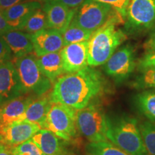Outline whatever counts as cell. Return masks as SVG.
I'll return each mask as SVG.
<instances>
[{
	"mask_svg": "<svg viewBox=\"0 0 155 155\" xmlns=\"http://www.w3.org/2000/svg\"><path fill=\"white\" fill-rule=\"evenodd\" d=\"M104 81L101 73L88 65L72 73L59 77L50 92L52 102L81 110L103 91Z\"/></svg>",
	"mask_w": 155,
	"mask_h": 155,
	"instance_id": "6da1fadb",
	"label": "cell"
},
{
	"mask_svg": "<svg viewBox=\"0 0 155 155\" xmlns=\"http://www.w3.org/2000/svg\"><path fill=\"white\" fill-rule=\"evenodd\" d=\"M119 23L124 24V19L114 9L105 24L93 33L89 40V66L104 65L119 46L127 40L124 30L117 28V24Z\"/></svg>",
	"mask_w": 155,
	"mask_h": 155,
	"instance_id": "7a4b0ae2",
	"label": "cell"
},
{
	"mask_svg": "<svg viewBox=\"0 0 155 155\" xmlns=\"http://www.w3.org/2000/svg\"><path fill=\"white\" fill-rule=\"evenodd\" d=\"M108 141L131 155H148L137 119L127 115L108 119Z\"/></svg>",
	"mask_w": 155,
	"mask_h": 155,
	"instance_id": "3957f363",
	"label": "cell"
},
{
	"mask_svg": "<svg viewBox=\"0 0 155 155\" xmlns=\"http://www.w3.org/2000/svg\"><path fill=\"white\" fill-rule=\"evenodd\" d=\"M77 111L71 106L53 102L40 128L52 131L65 141L73 140L78 136Z\"/></svg>",
	"mask_w": 155,
	"mask_h": 155,
	"instance_id": "277c9868",
	"label": "cell"
},
{
	"mask_svg": "<svg viewBox=\"0 0 155 155\" xmlns=\"http://www.w3.org/2000/svg\"><path fill=\"white\" fill-rule=\"evenodd\" d=\"M108 119L104 109L98 104L90 103L85 108L77 111L78 131L89 142L108 141Z\"/></svg>",
	"mask_w": 155,
	"mask_h": 155,
	"instance_id": "5b68a950",
	"label": "cell"
},
{
	"mask_svg": "<svg viewBox=\"0 0 155 155\" xmlns=\"http://www.w3.org/2000/svg\"><path fill=\"white\" fill-rule=\"evenodd\" d=\"M25 94L40 96L51 90L52 82L45 76L32 55L15 58L13 61Z\"/></svg>",
	"mask_w": 155,
	"mask_h": 155,
	"instance_id": "8992f818",
	"label": "cell"
},
{
	"mask_svg": "<svg viewBox=\"0 0 155 155\" xmlns=\"http://www.w3.org/2000/svg\"><path fill=\"white\" fill-rule=\"evenodd\" d=\"M155 25V0H131L124 20L126 34L137 35Z\"/></svg>",
	"mask_w": 155,
	"mask_h": 155,
	"instance_id": "52a82bcc",
	"label": "cell"
},
{
	"mask_svg": "<svg viewBox=\"0 0 155 155\" xmlns=\"http://www.w3.org/2000/svg\"><path fill=\"white\" fill-rule=\"evenodd\" d=\"M113 10L111 6L107 4L96 0H85L76 8L72 22L94 32L105 24Z\"/></svg>",
	"mask_w": 155,
	"mask_h": 155,
	"instance_id": "ba28073f",
	"label": "cell"
},
{
	"mask_svg": "<svg viewBox=\"0 0 155 155\" xmlns=\"http://www.w3.org/2000/svg\"><path fill=\"white\" fill-rule=\"evenodd\" d=\"M136 66L134 49L129 44L115 51L104 64V71L116 83H121L132 74Z\"/></svg>",
	"mask_w": 155,
	"mask_h": 155,
	"instance_id": "9c48e42d",
	"label": "cell"
},
{
	"mask_svg": "<svg viewBox=\"0 0 155 155\" xmlns=\"http://www.w3.org/2000/svg\"><path fill=\"white\" fill-rule=\"evenodd\" d=\"M26 94L12 61L0 64V106Z\"/></svg>",
	"mask_w": 155,
	"mask_h": 155,
	"instance_id": "30bf717a",
	"label": "cell"
},
{
	"mask_svg": "<svg viewBox=\"0 0 155 155\" xmlns=\"http://www.w3.org/2000/svg\"><path fill=\"white\" fill-rule=\"evenodd\" d=\"M40 129V125L37 124L24 120H17L8 125L0 127V135L2 137L4 144L15 147L30 139Z\"/></svg>",
	"mask_w": 155,
	"mask_h": 155,
	"instance_id": "8fae6325",
	"label": "cell"
},
{
	"mask_svg": "<svg viewBox=\"0 0 155 155\" xmlns=\"http://www.w3.org/2000/svg\"><path fill=\"white\" fill-rule=\"evenodd\" d=\"M89 40L64 46L61 50L64 73H72L88 66Z\"/></svg>",
	"mask_w": 155,
	"mask_h": 155,
	"instance_id": "7c38bea8",
	"label": "cell"
},
{
	"mask_svg": "<svg viewBox=\"0 0 155 155\" xmlns=\"http://www.w3.org/2000/svg\"><path fill=\"white\" fill-rule=\"evenodd\" d=\"M48 21V28L53 29L63 34L72 22L76 8L53 1H46L42 7Z\"/></svg>",
	"mask_w": 155,
	"mask_h": 155,
	"instance_id": "4fadbf2b",
	"label": "cell"
},
{
	"mask_svg": "<svg viewBox=\"0 0 155 155\" xmlns=\"http://www.w3.org/2000/svg\"><path fill=\"white\" fill-rule=\"evenodd\" d=\"M31 40L37 57L61 51L64 47L63 35L50 28L43 29L31 34Z\"/></svg>",
	"mask_w": 155,
	"mask_h": 155,
	"instance_id": "5bb4252c",
	"label": "cell"
},
{
	"mask_svg": "<svg viewBox=\"0 0 155 155\" xmlns=\"http://www.w3.org/2000/svg\"><path fill=\"white\" fill-rule=\"evenodd\" d=\"M41 7V3L38 1H25L0 9L9 26L13 30H21L30 15Z\"/></svg>",
	"mask_w": 155,
	"mask_h": 155,
	"instance_id": "9a60e30c",
	"label": "cell"
},
{
	"mask_svg": "<svg viewBox=\"0 0 155 155\" xmlns=\"http://www.w3.org/2000/svg\"><path fill=\"white\" fill-rule=\"evenodd\" d=\"M35 96L24 94L0 106V127L20 120Z\"/></svg>",
	"mask_w": 155,
	"mask_h": 155,
	"instance_id": "2e32d148",
	"label": "cell"
},
{
	"mask_svg": "<svg viewBox=\"0 0 155 155\" xmlns=\"http://www.w3.org/2000/svg\"><path fill=\"white\" fill-rule=\"evenodd\" d=\"M31 139L45 155H70L65 141L47 129H40Z\"/></svg>",
	"mask_w": 155,
	"mask_h": 155,
	"instance_id": "e0dca14e",
	"label": "cell"
},
{
	"mask_svg": "<svg viewBox=\"0 0 155 155\" xmlns=\"http://www.w3.org/2000/svg\"><path fill=\"white\" fill-rule=\"evenodd\" d=\"M1 35L9 46L15 59L24 57L34 51L30 33L22 30H12Z\"/></svg>",
	"mask_w": 155,
	"mask_h": 155,
	"instance_id": "ac0fdd59",
	"label": "cell"
},
{
	"mask_svg": "<svg viewBox=\"0 0 155 155\" xmlns=\"http://www.w3.org/2000/svg\"><path fill=\"white\" fill-rule=\"evenodd\" d=\"M52 104L53 102L50 98V94H45L40 96H37V98H34L30 103L20 120L37 124L40 127V124L45 119Z\"/></svg>",
	"mask_w": 155,
	"mask_h": 155,
	"instance_id": "d6986e66",
	"label": "cell"
},
{
	"mask_svg": "<svg viewBox=\"0 0 155 155\" xmlns=\"http://www.w3.org/2000/svg\"><path fill=\"white\" fill-rule=\"evenodd\" d=\"M37 62L42 73L52 83H55L58 78L65 73L61 51L38 57Z\"/></svg>",
	"mask_w": 155,
	"mask_h": 155,
	"instance_id": "ffe728a7",
	"label": "cell"
},
{
	"mask_svg": "<svg viewBox=\"0 0 155 155\" xmlns=\"http://www.w3.org/2000/svg\"><path fill=\"white\" fill-rule=\"evenodd\" d=\"M135 104L139 111L148 119L155 123V90H145L135 98Z\"/></svg>",
	"mask_w": 155,
	"mask_h": 155,
	"instance_id": "44dd1931",
	"label": "cell"
},
{
	"mask_svg": "<svg viewBox=\"0 0 155 155\" xmlns=\"http://www.w3.org/2000/svg\"><path fill=\"white\" fill-rule=\"evenodd\" d=\"M85 150L86 155H131L109 141L89 142Z\"/></svg>",
	"mask_w": 155,
	"mask_h": 155,
	"instance_id": "7402d4cb",
	"label": "cell"
},
{
	"mask_svg": "<svg viewBox=\"0 0 155 155\" xmlns=\"http://www.w3.org/2000/svg\"><path fill=\"white\" fill-rule=\"evenodd\" d=\"M93 33L94 32L92 31L83 29L71 22L68 28L62 34L63 38L64 46L72 43L90 40Z\"/></svg>",
	"mask_w": 155,
	"mask_h": 155,
	"instance_id": "603a6c76",
	"label": "cell"
},
{
	"mask_svg": "<svg viewBox=\"0 0 155 155\" xmlns=\"http://www.w3.org/2000/svg\"><path fill=\"white\" fill-rule=\"evenodd\" d=\"M46 28H48L47 16L42 8H40L30 15L21 30L33 34Z\"/></svg>",
	"mask_w": 155,
	"mask_h": 155,
	"instance_id": "cb8c5ba5",
	"label": "cell"
},
{
	"mask_svg": "<svg viewBox=\"0 0 155 155\" xmlns=\"http://www.w3.org/2000/svg\"><path fill=\"white\" fill-rule=\"evenodd\" d=\"M139 73L133 83V86L141 90H155V68H139Z\"/></svg>",
	"mask_w": 155,
	"mask_h": 155,
	"instance_id": "d4e9b609",
	"label": "cell"
},
{
	"mask_svg": "<svg viewBox=\"0 0 155 155\" xmlns=\"http://www.w3.org/2000/svg\"><path fill=\"white\" fill-rule=\"evenodd\" d=\"M143 141L148 155H155V123L150 121L139 124Z\"/></svg>",
	"mask_w": 155,
	"mask_h": 155,
	"instance_id": "484cf974",
	"label": "cell"
},
{
	"mask_svg": "<svg viewBox=\"0 0 155 155\" xmlns=\"http://www.w3.org/2000/svg\"><path fill=\"white\" fill-rule=\"evenodd\" d=\"M12 152L13 155H45L31 139L12 147Z\"/></svg>",
	"mask_w": 155,
	"mask_h": 155,
	"instance_id": "4316f807",
	"label": "cell"
},
{
	"mask_svg": "<svg viewBox=\"0 0 155 155\" xmlns=\"http://www.w3.org/2000/svg\"><path fill=\"white\" fill-rule=\"evenodd\" d=\"M96 1L111 6L112 8L117 12L125 20L127 9L131 0H96Z\"/></svg>",
	"mask_w": 155,
	"mask_h": 155,
	"instance_id": "83f0119b",
	"label": "cell"
},
{
	"mask_svg": "<svg viewBox=\"0 0 155 155\" xmlns=\"http://www.w3.org/2000/svg\"><path fill=\"white\" fill-rule=\"evenodd\" d=\"M139 68H155V51L147 52L139 62Z\"/></svg>",
	"mask_w": 155,
	"mask_h": 155,
	"instance_id": "f1b7e54d",
	"label": "cell"
},
{
	"mask_svg": "<svg viewBox=\"0 0 155 155\" xmlns=\"http://www.w3.org/2000/svg\"><path fill=\"white\" fill-rule=\"evenodd\" d=\"M12 54L9 46L6 43L2 37L0 35V64L5 62L12 61Z\"/></svg>",
	"mask_w": 155,
	"mask_h": 155,
	"instance_id": "f546056e",
	"label": "cell"
},
{
	"mask_svg": "<svg viewBox=\"0 0 155 155\" xmlns=\"http://www.w3.org/2000/svg\"><path fill=\"white\" fill-rule=\"evenodd\" d=\"M146 52L155 51V25L149 31V35L144 44Z\"/></svg>",
	"mask_w": 155,
	"mask_h": 155,
	"instance_id": "4dcf8cb0",
	"label": "cell"
},
{
	"mask_svg": "<svg viewBox=\"0 0 155 155\" xmlns=\"http://www.w3.org/2000/svg\"><path fill=\"white\" fill-rule=\"evenodd\" d=\"M44 1L56 2L61 3L62 5L67 6L69 8H77L81 4L84 2L85 0H44Z\"/></svg>",
	"mask_w": 155,
	"mask_h": 155,
	"instance_id": "1f68e13d",
	"label": "cell"
},
{
	"mask_svg": "<svg viewBox=\"0 0 155 155\" xmlns=\"http://www.w3.org/2000/svg\"><path fill=\"white\" fill-rule=\"evenodd\" d=\"M12 30H13V29L9 26L7 21L6 20L5 17H4L2 10L0 9V35Z\"/></svg>",
	"mask_w": 155,
	"mask_h": 155,
	"instance_id": "d6a6232c",
	"label": "cell"
},
{
	"mask_svg": "<svg viewBox=\"0 0 155 155\" xmlns=\"http://www.w3.org/2000/svg\"><path fill=\"white\" fill-rule=\"evenodd\" d=\"M25 1H28V0H0V9L8 8L9 7Z\"/></svg>",
	"mask_w": 155,
	"mask_h": 155,
	"instance_id": "836d02e7",
	"label": "cell"
},
{
	"mask_svg": "<svg viewBox=\"0 0 155 155\" xmlns=\"http://www.w3.org/2000/svg\"><path fill=\"white\" fill-rule=\"evenodd\" d=\"M12 149V147L2 144L0 145V155H13Z\"/></svg>",
	"mask_w": 155,
	"mask_h": 155,
	"instance_id": "e575fe53",
	"label": "cell"
},
{
	"mask_svg": "<svg viewBox=\"0 0 155 155\" xmlns=\"http://www.w3.org/2000/svg\"><path fill=\"white\" fill-rule=\"evenodd\" d=\"M2 144H4L3 143V139H2V136L0 135V145Z\"/></svg>",
	"mask_w": 155,
	"mask_h": 155,
	"instance_id": "d590c367",
	"label": "cell"
}]
</instances>
